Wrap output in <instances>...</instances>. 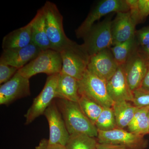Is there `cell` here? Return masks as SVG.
Listing matches in <instances>:
<instances>
[{"label":"cell","instance_id":"obj_25","mask_svg":"<svg viewBox=\"0 0 149 149\" xmlns=\"http://www.w3.org/2000/svg\"><path fill=\"white\" fill-rule=\"evenodd\" d=\"M95 125L98 130L102 131H108L118 128L112 108L103 107Z\"/></svg>","mask_w":149,"mask_h":149},{"label":"cell","instance_id":"obj_31","mask_svg":"<svg viewBox=\"0 0 149 149\" xmlns=\"http://www.w3.org/2000/svg\"><path fill=\"white\" fill-rule=\"evenodd\" d=\"M97 149H129L122 145L109 143H97Z\"/></svg>","mask_w":149,"mask_h":149},{"label":"cell","instance_id":"obj_13","mask_svg":"<svg viewBox=\"0 0 149 149\" xmlns=\"http://www.w3.org/2000/svg\"><path fill=\"white\" fill-rule=\"evenodd\" d=\"M118 67L110 48H108L90 57L88 69L107 82Z\"/></svg>","mask_w":149,"mask_h":149},{"label":"cell","instance_id":"obj_20","mask_svg":"<svg viewBox=\"0 0 149 149\" xmlns=\"http://www.w3.org/2000/svg\"><path fill=\"white\" fill-rule=\"evenodd\" d=\"M118 128L128 127L133 120L138 107L135 106L130 102L120 101L114 103L112 107Z\"/></svg>","mask_w":149,"mask_h":149},{"label":"cell","instance_id":"obj_34","mask_svg":"<svg viewBox=\"0 0 149 149\" xmlns=\"http://www.w3.org/2000/svg\"><path fill=\"white\" fill-rule=\"evenodd\" d=\"M148 126H149V113H148Z\"/></svg>","mask_w":149,"mask_h":149},{"label":"cell","instance_id":"obj_5","mask_svg":"<svg viewBox=\"0 0 149 149\" xmlns=\"http://www.w3.org/2000/svg\"><path fill=\"white\" fill-rule=\"evenodd\" d=\"M79 84L80 95L86 96L103 107H112L114 102L109 95L105 80L87 69Z\"/></svg>","mask_w":149,"mask_h":149},{"label":"cell","instance_id":"obj_16","mask_svg":"<svg viewBox=\"0 0 149 149\" xmlns=\"http://www.w3.org/2000/svg\"><path fill=\"white\" fill-rule=\"evenodd\" d=\"M107 88L110 97L114 102L123 101L132 102L133 92L126 80L124 65L118 66L113 75L107 82Z\"/></svg>","mask_w":149,"mask_h":149},{"label":"cell","instance_id":"obj_27","mask_svg":"<svg viewBox=\"0 0 149 149\" xmlns=\"http://www.w3.org/2000/svg\"><path fill=\"white\" fill-rule=\"evenodd\" d=\"M19 69L0 62V84L6 83L12 78Z\"/></svg>","mask_w":149,"mask_h":149},{"label":"cell","instance_id":"obj_9","mask_svg":"<svg viewBox=\"0 0 149 149\" xmlns=\"http://www.w3.org/2000/svg\"><path fill=\"white\" fill-rule=\"evenodd\" d=\"M143 136L122 128H116L108 131L98 130L97 140L100 143L122 145L129 149H144L146 142Z\"/></svg>","mask_w":149,"mask_h":149},{"label":"cell","instance_id":"obj_22","mask_svg":"<svg viewBox=\"0 0 149 149\" xmlns=\"http://www.w3.org/2000/svg\"><path fill=\"white\" fill-rule=\"evenodd\" d=\"M137 47L135 37L124 42L118 43L112 46L110 49L118 66L125 64Z\"/></svg>","mask_w":149,"mask_h":149},{"label":"cell","instance_id":"obj_24","mask_svg":"<svg viewBox=\"0 0 149 149\" xmlns=\"http://www.w3.org/2000/svg\"><path fill=\"white\" fill-rule=\"evenodd\" d=\"M97 141L95 138L83 134L70 135L66 149H97Z\"/></svg>","mask_w":149,"mask_h":149},{"label":"cell","instance_id":"obj_17","mask_svg":"<svg viewBox=\"0 0 149 149\" xmlns=\"http://www.w3.org/2000/svg\"><path fill=\"white\" fill-rule=\"evenodd\" d=\"M32 43L31 21L24 27L13 30L4 37L3 50L24 47Z\"/></svg>","mask_w":149,"mask_h":149},{"label":"cell","instance_id":"obj_11","mask_svg":"<svg viewBox=\"0 0 149 149\" xmlns=\"http://www.w3.org/2000/svg\"><path fill=\"white\" fill-rule=\"evenodd\" d=\"M149 65V61L140 52L137 46L124 65L126 80L132 92L142 86Z\"/></svg>","mask_w":149,"mask_h":149},{"label":"cell","instance_id":"obj_21","mask_svg":"<svg viewBox=\"0 0 149 149\" xmlns=\"http://www.w3.org/2000/svg\"><path fill=\"white\" fill-rule=\"evenodd\" d=\"M149 107H139L134 115L133 120L128 125L129 131L143 136L149 134Z\"/></svg>","mask_w":149,"mask_h":149},{"label":"cell","instance_id":"obj_15","mask_svg":"<svg viewBox=\"0 0 149 149\" xmlns=\"http://www.w3.org/2000/svg\"><path fill=\"white\" fill-rule=\"evenodd\" d=\"M136 25L129 11L117 13L111 23L113 46L124 42L135 37Z\"/></svg>","mask_w":149,"mask_h":149},{"label":"cell","instance_id":"obj_8","mask_svg":"<svg viewBox=\"0 0 149 149\" xmlns=\"http://www.w3.org/2000/svg\"><path fill=\"white\" fill-rule=\"evenodd\" d=\"M60 73L48 76L42 90L34 99L32 105L24 115L25 125H29L37 117L44 115L46 110L56 99Z\"/></svg>","mask_w":149,"mask_h":149},{"label":"cell","instance_id":"obj_29","mask_svg":"<svg viewBox=\"0 0 149 149\" xmlns=\"http://www.w3.org/2000/svg\"><path fill=\"white\" fill-rule=\"evenodd\" d=\"M135 38L137 45L143 47L149 44V26L136 31Z\"/></svg>","mask_w":149,"mask_h":149},{"label":"cell","instance_id":"obj_7","mask_svg":"<svg viewBox=\"0 0 149 149\" xmlns=\"http://www.w3.org/2000/svg\"><path fill=\"white\" fill-rule=\"evenodd\" d=\"M130 7L126 0H103L99 2L88 14L83 23L75 30L78 39L83 38L94 25L95 22L113 12L129 11Z\"/></svg>","mask_w":149,"mask_h":149},{"label":"cell","instance_id":"obj_4","mask_svg":"<svg viewBox=\"0 0 149 149\" xmlns=\"http://www.w3.org/2000/svg\"><path fill=\"white\" fill-rule=\"evenodd\" d=\"M62 61L60 53L49 49L43 51L37 57L27 63L18 72L29 79L39 73H45L48 76L61 73Z\"/></svg>","mask_w":149,"mask_h":149},{"label":"cell","instance_id":"obj_23","mask_svg":"<svg viewBox=\"0 0 149 149\" xmlns=\"http://www.w3.org/2000/svg\"><path fill=\"white\" fill-rule=\"evenodd\" d=\"M77 103L83 113L91 122L95 124L103 107L83 95H80Z\"/></svg>","mask_w":149,"mask_h":149},{"label":"cell","instance_id":"obj_19","mask_svg":"<svg viewBox=\"0 0 149 149\" xmlns=\"http://www.w3.org/2000/svg\"><path fill=\"white\" fill-rule=\"evenodd\" d=\"M31 22L32 42L43 51L52 49L46 31L45 15L42 7L37 11Z\"/></svg>","mask_w":149,"mask_h":149},{"label":"cell","instance_id":"obj_30","mask_svg":"<svg viewBox=\"0 0 149 149\" xmlns=\"http://www.w3.org/2000/svg\"><path fill=\"white\" fill-rule=\"evenodd\" d=\"M35 149H66V148L65 146L58 144H49L47 139H44L40 141Z\"/></svg>","mask_w":149,"mask_h":149},{"label":"cell","instance_id":"obj_1","mask_svg":"<svg viewBox=\"0 0 149 149\" xmlns=\"http://www.w3.org/2000/svg\"><path fill=\"white\" fill-rule=\"evenodd\" d=\"M56 102L70 135L83 134L97 138V128L83 113L78 103L61 99H57Z\"/></svg>","mask_w":149,"mask_h":149},{"label":"cell","instance_id":"obj_10","mask_svg":"<svg viewBox=\"0 0 149 149\" xmlns=\"http://www.w3.org/2000/svg\"><path fill=\"white\" fill-rule=\"evenodd\" d=\"M49 128V137L48 142L50 144H58L66 146L70 135L65 125L62 116L54 100L44 113Z\"/></svg>","mask_w":149,"mask_h":149},{"label":"cell","instance_id":"obj_26","mask_svg":"<svg viewBox=\"0 0 149 149\" xmlns=\"http://www.w3.org/2000/svg\"><path fill=\"white\" fill-rule=\"evenodd\" d=\"M132 103L139 108L149 107V89L140 87L133 92Z\"/></svg>","mask_w":149,"mask_h":149},{"label":"cell","instance_id":"obj_3","mask_svg":"<svg viewBox=\"0 0 149 149\" xmlns=\"http://www.w3.org/2000/svg\"><path fill=\"white\" fill-rule=\"evenodd\" d=\"M59 52L62 61L61 73L81 80L88 69L91 57L82 45L72 41Z\"/></svg>","mask_w":149,"mask_h":149},{"label":"cell","instance_id":"obj_14","mask_svg":"<svg viewBox=\"0 0 149 149\" xmlns=\"http://www.w3.org/2000/svg\"><path fill=\"white\" fill-rule=\"evenodd\" d=\"M43 51L32 42L24 47L3 50L0 62L19 69L37 57Z\"/></svg>","mask_w":149,"mask_h":149},{"label":"cell","instance_id":"obj_18","mask_svg":"<svg viewBox=\"0 0 149 149\" xmlns=\"http://www.w3.org/2000/svg\"><path fill=\"white\" fill-rule=\"evenodd\" d=\"M80 96L79 80L67 74L60 73L56 99L77 102Z\"/></svg>","mask_w":149,"mask_h":149},{"label":"cell","instance_id":"obj_32","mask_svg":"<svg viewBox=\"0 0 149 149\" xmlns=\"http://www.w3.org/2000/svg\"><path fill=\"white\" fill-rule=\"evenodd\" d=\"M138 48L140 52L149 61V44L143 47L138 46Z\"/></svg>","mask_w":149,"mask_h":149},{"label":"cell","instance_id":"obj_2","mask_svg":"<svg viewBox=\"0 0 149 149\" xmlns=\"http://www.w3.org/2000/svg\"><path fill=\"white\" fill-rule=\"evenodd\" d=\"M47 35L52 49L60 52L72 43L63 29V17L55 4L46 2L42 7Z\"/></svg>","mask_w":149,"mask_h":149},{"label":"cell","instance_id":"obj_33","mask_svg":"<svg viewBox=\"0 0 149 149\" xmlns=\"http://www.w3.org/2000/svg\"><path fill=\"white\" fill-rule=\"evenodd\" d=\"M141 87L149 89V65L146 74L144 77L143 80Z\"/></svg>","mask_w":149,"mask_h":149},{"label":"cell","instance_id":"obj_12","mask_svg":"<svg viewBox=\"0 0 149 149\" xmlns=\"http://www.w3.org/2000/svg\"><path fill=\"white\" fill-rule=\"evenodd\" d=\"M29 79L18 71L0 87V104L9 105L17 100L30 95Z\"/></svg>","mask_w":149,"mask_h":149},{"label":"cell","instance_id":"obj_28","mask_svg":"<svg viewBox=\"0 0 149 149\" xmlns=\"http://www.w3.org/2000/svg\"><path fill=\"white\" fill-rule=\"evenodd\" d=\"M136 11L139 23H141L149 15V0H138Z\"/></svg>","mask_w":149,"mask_h":149},{"label":"cell","instance_id":"obj_6","mask_svg":"<svg viewBox=\"0 0 149 149\" xmlns=\"http://www.w3.org/2000/svg\"><path fill=\"white\" fill-rule=\"evenodd\" d=\"M111 23V18L107 17L94 24L83 38L82 45L90 56L113 46Z\"/></svg>","mask_w":149,"mask_h":149}]
</instances>
